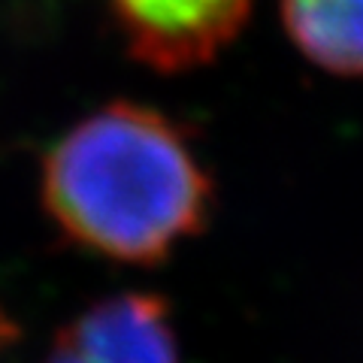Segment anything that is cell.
Returning a JSON list of instances; mask_svg holds the SVG:
<instances>
[{"label":"cell","mask_w":363,"mask_h":363,"mask_svg":"<svg viewBox=\"0 0 363 363\" xmlns=\"http://www.w3.org/2000/svg\"><path fill=\"white\" fill-rule=\"evenodd\" d=\"M43 200L73 242L149 267L206 227L212 182L169 118L112 104L45 155Z\"/></svg>","instance_id":"1"},{"label":"cell","mask_w":363,"mask_h":363,"mask_svg":"<svg viewBox=\"0 0 363 363\" xmlns=\"http://www.w3.org/2000/svg\"><path fill=\"white\" fill-rule=\"evenodd\" d=\"M133 55L157 70L206 64L245 21L252 0H109Z\"/></svg>","instance_id":"2"},{"label":"cell","mask_w":363,"mask_h":363,"mask_svg":"<svg viewBox=\"0 0 363 363\" xmlns=\"http://www.w3.org/2000/svg\"><path fill=\"white\" fill-rule=\"evenodd\" d=\"M45 363H179L169 309L152 294H121L64 327Z\"/></svg>","instance_id":"3"},{"label":"cell","mask_w":363,"mask_h":363,"mask_svg":"<svg viewBox=\"0 0 363 363\" xmlns=\"http://www.w3.org/2000/svg\"><path fill=\"white\" fill-rule=\"evenodd\" d=\"M294 45L318 67L363 76V0H281Z\"/></svg>","instance_id":"4"},{"label":"cell","mask_w":363,"mask_h":363,"mask_svg":"<svg viewBox=\"0 0 363 363\" xmlns=\"http://www.w3.org/2000/svg\"><path fill=\"white\" fill-rule=\"evenodd\" d=\"M16 333H18V330H16V324L9 321V315H6L4 309H0V348L13 342V339H16Z\"/></svg>","instance_id":"5"}]
</instances>
